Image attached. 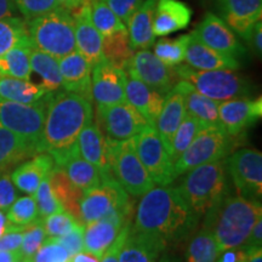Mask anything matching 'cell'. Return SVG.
<instances>
[{
    "label": "cell",
    "mask_w": 262,
    "mask_h": 262,
    "mask_svg": "<svg viewBox=\"0 0 262 262\" xmlns=\"http://www.w3.org/2000/svg\"><path fill=\"white\" fill-rule=\"evenodd\" d=\"M111 10L119 17L124 25L129 21L130 16L139 8L142 0H104Z\"/></svg>",
    "instance_id": "obj_50"
},
{
    "label": "cell",
    "mask_w": 262,
    "mask_h": 262,
    "mask_svg": "<svg viewBox=\"0 0 262 262\" xmlns=\"http://www.w3.org/2000/svg\"><path fill=\"white\" fill-rule=\"evenodd\" d=\"M54 168L55 160L49 153H37L32 159L18 165L10 178L19 191L33 195L40 182Z\"/></svg>",
    "instance_id": "obj_26"
},
{
    "label": "cell",
    "mask_w": 262,
    "mask_h": 262,
    "mask_svg": "<svg viewBox=\"0 0 262 262\" xmlns=\"http://www.w3.org/2000/svg\"><path fill=\"white\" fill-rule=\"evenodd\" d=\"M175 86L181 91L185 97L186 113L204 124L209 125H221L219 117V102L198 93L191 84L185 80H179Z\"/></svg>",
    "instance_id": "obj_29"
},
{
    "label": "cell",
    "mask_w": 262,
    "mask_h": 262,
    "mask_svg": "<svg viewBox=\"0 0 262 262\" xmlns=\"http://www.w3.org/2000/svg\"><path fill=\"white\" fill-rule=\"evenodd\" d=\"M173 71L179 79L187 81L198 93L217 102L244 97L250 93L248 81L235 71H199L188 64L175 66Z\"/></svg>",
    "instance_id": "obj_6"
},
{
    "label": "cell",
    "mask_w": 262,
    "mask_h": 262,
    "mask_svg": "<svg viewBox=\"0 0 262 262\" xmlns=\"http://www.w3.org/2000/svg\"><path fill=\"white\" fill-rule=\"evenodd\" d=\"M156 5L157 0L142 2L126 22L130 45L134 50H143L155 44L156 35L153 32V16H155Z\"/></svg>",
    "instance_id": "obj_27"
},
{
    "label": "cell",
    "mask_w": 262,
    "mask_h": 262,
    "mask_svg": "<svg viewBox=\"0 0 262 262\" xmlns=\"http://www.w3.org/2000/svg\"><path fill=\"white\" fill-rule=\"evenodd\" d=\"M220 254L211 229L203 227L189 241L186 250V262H216Z\"/></svg>",
    "instance_id": "obj_37"
},
{
    "label": "cell",
    "mask_w": 262,
    "mask_h": 262,
    "mask_svg": "<svg viewBox=\"0 0 262 262\" xmlns=\"http://www.w3.org/2000/svg\"><path fill=\"white\" fill-rule=\"evenodd\" d=\"M166 243L160 239L143 234L130 227L118 262H157L165 250Z\"/></svg>",
    "instance_id": "obj_25"
},
{
    "label": "cell",
    "mask_w": 262,
    "mask_h": 262,
    "mask_svg": "<svg viewBox=\"0 0 262 262\" xmlns=\"http://www.w3.org/2000/svg\"><path fill=\"white\" fill-rule=\"evenodd\" d=\"M10 225L16 227H27L38 220V206L34 196H21L16 199L14 204L9 208L6 214Z\"/></svg>",
    "instance_id": "obj_42"
},
{
    "label": "cell",
    "mask_w": 262,
    "mask_h": 262,
    "mask_svg": "<svg viewBox=\"0 0 262 262\" xmlns=\"http://www.w3.org/2000/svg\"><path fill=\"white\" fill-rule=\"evenodd\" d=\"M0 78H2V73H0Z\"/></svg>",
    "instance_id": "obj_64"
},
{
    "label": "cell",
    "mask_w": 262,
    "mask_h": 262,
    "mask_svg": "<svg viewBox=\"0 0 262 262\" xmlns=\"http://www.w3.org/2000/svg\"><path fill=\"white\" fill-rule=\"evenodd\" d=\"M262 116V100L237 97L219 102L221 125L231 136H239Z\"/></svg>",
    "instance_id": "obj_16"
},
{
    "label": "cell",
    "mask_w": 262,
    "mask_h": 262,
    "mask_svg": "<svg viewBox=\"0 0 262 262\" xmlns=\"http://www.w3.org/2000/svg\"><path fill=\"white\" fill-rule=\"evenodd\" d=\"M31 70L40 78L39 85L47 93H55L62 88V78L56 57L34 48L31 54Z\"/></svg>",
    "instance_id": "obj_35"
},
{
    "label": "cell",
    "mask_w": 262,
    "mask_h": 262,
    "mask_svg": "<svg viewBox=\"0 0 262 262\" xmlns=\"http://www.w3.org/2000/svg\"><path fill=\"white\" fill-rule=\"evenodd\" d=\"M158 262H179V261L176 260V258L169 256V255H164V256L160 258Z\"/></svg>",
    "instance_id": "obj_62"
},
{
    "label": "cell",
    "mask_w": 262,
    "mask_h": 262,
    "mask_svg": "<svg viewBox=\"0 0 262 262\" xmlns=\"http://www.w3.org/2000/svg\"><path fill=\"white\" fill-rule=\"evenodd\" d=\"M90 12L94 26L102 37L126 29V26L111 10L104 0H90Z\"/></svg>",
    "instance_id": "obj_39"
},
{
    "label": "cell",
    "mask_w": 262,
    "mask_h": 262,
    "mask_svg": "<svg viewBox=\"0 0 262 262\" xmlns=\"http://www.w3.org/2000/svg\"><path fill=\"white\" fill-rule=\"evenodd\" d=\"M34 155H37V150L31 143L0 126V173Z\"/></svg>",
    "instance_id": "obj_32"
},
{
    "label": "cell",
    "mask_w": 262,
    "mask_h": 262,
    "mask_svg": "<svg viewBox=\"0 0 262 262\" xmlns=\"http://www.w3.org/2000/svg\"><path fill=\"white\" fill-rule=\"evenodd\" d=\"M205 125L201 120L192 117L191 114L186 113L182 123L180 124L179 129L176 130L175 135L172 137L171 145H170L169 148L170 158H171L173 164L180 158V156L188 148L193 140L195 139V136L199 134V131Z\"/></svg>",
    "instance_id": "obj_38"
},
{
    "label": "cell",
    "mask_w": 262,
    "mask_h": 262,
    "mask_svg": "<svg viewBox=\"0 0 262 262\" xmlns=\"http://www.w3.org/2000/svg\"><path fill=\"white\" fill-rule=\"evenodd\" d=\"M74 34H75V48L79 54L86 58L91 67L103 58L102 52V39L93 24L90 12V3L85 2L83 5L74 10Z\"/></svg>",
    "instance_id": "obj_18"
},
{
    "label": "cell",
    "mask_w": 262,
    "mask_h": 262,
    "mask_svg": "<svg viewBox=\"0 0 262 262\" xmlns=\"http://www.w3.org/2000/svg\"><path fill=\"white\" fill-rule=\"evenodd\" d=\"M185 116V97H183V94L178 88L173 86L165 95L163 108L156 123V129L159 133L160 137H162L168 152L170 145H171L172 137L175 135L176 130L179 129L180 124L182 123Z\"/></svg>",
    "instance_id": "obj_28"
},
{
    "label": "cell",
    "mask_w": 262,
    "mask_h": 262,
    "mask_svg": "<svg viewBox=\"0 0 262 262\" xmlns=\"http://www.w3.org/2000/svg\"><path fill=\"white\" fill-rule=\"evenodd\" d=\"M185 61L189 67L199 71L232 70L239 68V62L235 57L221 54L214 49L206 47L193 33L189 34V40L186 48Z\"/></svg>",
    "instance_id": "obj_24"
},
{
    "label": "cell",
    "mask_w": 262,
    "mask_h": 262,
    "mask_svg": "<svg viewBox=\"0 0 262 262\" xmlns=\"http://www.w3.org/2000/svg\"><path fill=\"white\" fill-rule=\"evenodd\" d=\"M198 225L179 188L155 186L141 198L131 228L169 244L186 241Z\"/></svg>",
    "instance_id": "obj_1"
},
{
    "label": "cell",
    "mask_w": 262,
    "mask_h": 262,
    "mask_svg": "<svg viewBox=\"0 0 262 262\" xmlns=\"http://www.w3.org/2000/svg\"><path fill=\"white\" fill-rule=\"evenodd\" d=\"M206 47L221 54L241 57L247 54V49L237 38L235 33L217 15L208 12L192 32Z\"/></svg>",
    "instance_id": "obj_15"
},
{
    "label": "cell",
    "mask_w": 262,
    "mask_h": 262,
    "mask_svg": "<svg viewBox=\"0 0 262 262\" xmlns=\"http://www.w3.org/2000/svg\"><path fill=\"white\" fill-rule=\"evenodd\" d=\"M28 37L24 19L15 16L0 19V57Z\"/></svg>",
    "instance_id": "obj_41"
},
{
    "label": "cell",
    "mask_w": 262,
    "mask_h": 262,
    "mask_svg": "<svg viewBox=\"0 0 262 262\" xmlns=\"http://www.w3.org/2000/svg\"><path fill=\"white\" fill-rule=\"evenodd\" d=\"M84 227V250L101 258L112 245L120 229L110 221H95Z\"/></svg>",
    "instance_id": "obj_33"
},
{
    "label": "cell",
    "mask_w": 262,
    "mask_h": 262,
    "mask_svg": "<svg viewBox=\"0 0 262 262\" xmlns=\"http://www.w3.org/2000/svg\"><path fill=\"white\" fill-rule=\"evenodd\" d=\"M15 5L27 22L61 8L57 0H15Z\"/></svg>",
    "instance_id": "obj_46"
},
{
    "label": "cell",
    "mask_w": 262,
    "mask_h": 262,
    "mask_svg": "<svg viewBox=\"0 0 262 262\" xmlns=\"http://www.w3.org/2000/svg\"><path fill=\"white\" fill-rule=\"evenodd\" d=\"M248 262H262V249L254 251L253 254H250Z\"/></svg>",
    "instance_id": "obj_61"
},
{
    "label": "cell",
    "mask_w": 262,
    "mask_h": 262,
    "mask_svg": "<svg viewBox=\"0 0 262 262\" xmlns=\"http://www.w3.org/2000/svg\"><path fill=\"white\" fill-rule=\"evenodd\" d=\"M48 94L33 104H24L0 98V126L27 141L39 153L47 112Z\"/></svg>",
    "instance_id": "obj_9"
},
{
    "label": "cell",
    "mask_w": 262,
    "mask_h": 262,
    "mask_svg": "<svg viewBox=\"0 0 262 262\" xmlns=\"http://www.w3.org/2000/svg\"><path fill=\"white\" fill-rule=\"evenodd\" d=\"M103 58L114 67L125 71L134 56V49L131 48L127 29L106 35L102 39Z\"/></svg>",
    "instance_id": "obj_36"
},
{
    "label": "cell",
    "mask_w": 262,
    "mask_h": 262,
    "mask_svg": "<svg viewBox=\"0 0 262 262\" xmlns=\"http://www.w3.org/2000/svg\"><path fill=\"white\" fill-rule=\"evenodd\" d=\"M125 98L126 102L135 107L147 120L148 125L155 126L162 111L165 95L150 89L131 73H126Z\"/></svg>",
    "instance_id": "obj_21"
},
{
    "label": "cell",
    "mask_w": 262,
    "mask_h": 262,
    "mask_svg": "<svg viewBox=\"0 0 262 262\" xmlns=\"http://www.w3.org/2000/svg\"><path fill=\"white\" fill-rule=\"evenodd\" d=\"M50 156L55 160V165L63 170L71 182L83 192L96 188L101 185V178L97 169L80 156L77 143L70 149Z\"/></svg>",
    "instance_id": "obj_19"
},
{
    "label": "cell",
    "mask_w": 262,
    "mask_h": 262,
    "mask_svg": "<svg viewBox=\"0 0 262 262\" xmlns=\"http://www.w3.org/2000/svg\"><path fill=\"white\" fill-rule=\"evenodd\" d=\"M134 147L156 185L169 186L176 179L173 163L155 126L147 125L133 137Z\"/></svg>",
    "instance_id": "obj_10"
},
{
    "label": "cell",
    "mask_w": 262,
    "mask_h": 262,
    "mask_svg": "<svg viewBox=\"0 0 262 262\" xmlns=\"http://www.w3.org/2000/svg\"><path fill=\"white\" fill-rule=\"evenodd\" d=\"M15 9V0H0V19L14 16Z\"/></svg>",
    "instance_id": "obj_56"
},
{
    "label": "cell",
    "mask_w": 262,
    "mask_h": 262,
    "mask_svg": "<svg viewBox=\"0 0 262 262\" xmlns=\"http://www.w3.org/2000/svg\"><path fill=\"white\" fill-rule=\"evenodd\" d=\"M125 72L135 75L150 89L163 95L168 94L180 80L173 67L164 64L153 52L147 49L134 54Z\"/></svg>",
    "instance_id": "obj_13"
},
{
    "label": "cell",
    "mask_w": 262,
    "mask_h": 262,
    "mask_svg": "<svg viewBox=\"0 0 262 262\" xmlns=\"http://www.w3.org/2000/svg\"><path fill=\"white\" fill-rule=\"evenodd\" d=\"M17 196V189L9 173H0V210H8Z\"/></svg>",
    "instance_id": "obj_49"
},
{
    "label": "cell",
    "mask_w": 262,
    "mask_h": 262,
    "mask_svg": "<svg viewBox=\"0 0 262 262\" xmlns=\"http://www.w3.org/2000/svg\"><path fill=\"white\" fill-rule=\"evenodd\" d=\"M22 258L18 251H0V262H18Z\"/></svg>",
    "instance_id": "obj_58"
},
{
    "label": "cell",
    "mask_w": 262,
    "mask_h": 262,
    "mask_svg": "<svg viewBox=\"0 0 262 262\" xmlns=\"http://www.w3.org/2000/svg\"><path fill=\"white\" fill-rule=\"evenodd\" d=\"M242 248H243L249 255L253 254L254 251L262 249V217L258 219L256 224L254 225L250 234H249L245 243L242 245Z\"/></svg>",
    "instance_id": "obj_53"
},
{
    "label": "cell",
    "mask_w": 262,
    "mask_h": 262,
    "mask_svg": "<svg viewBox=\"0 0 262 262\" xmlns=\"http://www.w3.org/2000/svg\"><path fill=\"white\" fill-rule=\"evenodd\" d=\"M78 149L85 160L93 164L100 173L101 182L114 178L108 160V147L106 137L100 127L91 122L80 131L77 139Z\"/></svg>",
    "instance_id": "obj_20"
},
{
    "label": "cell",
    "mask_w": 262,
    "mask_h": 262,
    "mask_svg": "<svg viewBox=\"0 0 262 262\" xmlns=\"http://www.w3.org/2000/svg\"><path fill=\"white\" fill-rule=\"evenodd\" d=\"M18 262H32V258H21Z\"/></svg>",
    "instance_id": "obj_63"
},
{
    "label": "cell",
    "mask_w": 262,
    "mask_h": 262,
    "mask_svg": "<svg viewBox=\"0 0 262 262\" xmlns=\"http://www.w3.org/2000/svg\"><path fill=\"white\" fill-rule=\"evenodd\" d=\"M125 71L114 67L106 58L97 62L91 70V96L96 104L111 106L126 102Z\"/></svg>",
    "instance_id": "obj_14"
},
{
    "label": "cell",
    "mask_w": 262,
    "mask_h": 262,
    "mask_svg": "<svg viewBox=\"0 0 262 262\" xmlns=\"http://www.w3.org/2000/svg\"><path fill=\"white\" fill-rule=\"evenodd\" d=\"M49 94L39 84L18 78L4 77L0 78V98L12 101V102L33 104L41 100Z\"/></svg>",
    "instance_id": "obj_34"
},
{
    "label": "cell",
    "mask_w": 262,
    "mask_h": 262,
    "mask_svg": "<svg viewBox=\"0 0 262 262\" xmlns=\"http://www.w3.org/2000/svg\"><path fill=\"white\" fill-rule=\"evenodd\" d=\"M227 169L242 196L260 201L262 195V153L243 148L228 157Z\"/></svg>",
    "instance_id": "obj_12"
},
{
    "label": "cell",
    "mask_w": 262,
    "mask_h": 262,
    "mask_svg": "<svg viewBox=\"0 0 262 262\" xmlns=\"http://www.w3.org/2000/svg\"><path fill=\"white\" fill-rule=\"evenodd\" d=\"M34 199L38 206V217L41 220L48 217L49 215L63 210L55 193L52 192L49 175L38 186L37 191L34 193Z\"/></svg>",
    "instance_id": "obj_43"
},
{
    "label": "cell",
    "mask_w": 262,
    "mask_h": 262,
    "mask_svg": "<svg viewBox=\"0 0 262 262\" xmlns=\"http://www.w3.org/2000/svg\"><path fill=\"white\" fill-rule=\"evenodd\" d=\"M62 78V88L93 100L91 96V67L83 55L77 50L58 60Z\"/></svg>",
    "instance_id": "obj_22"
},
{
    "label": "cell",
    "mask_w": 262,
    "mask_h": 262,
    "mask_svg": "<svg viewBox=\"0 0 262 262\" xmlns=\"http://www.w3.org/2000/svg\"><path fill=\"white\" fill-rule=\"evenodd\" d=\"M42 224H44L47 235L54 238L70 233L75 227L81 225L66 210H60L55 214L49 215L48 217L42 219Z\"/></svg>",
    "instance_id": "obj_45"
},
{
    "label": "cell",
    "mask_w": 262,
    "mask_h": 262,
    "mask_svg": "<svg viewBox=\"0 0 262 262\" xmlns=\"http://www.w3.org/2000/svg\"><path fill=\"white\" fill-rule=\"evenodd\" d=\"M68 262H101V258L95 256L94 254L81 250L79 253L73 255Z\"/></svg>",
    "instance_id": "obj_57"
},
{
    "label": "cell",
    "mask_w": 262,
    "mask_h": 262,
    "mask_svg": "<svg viewBox=\"0 0 262 262\" xmlns=\"http://www.w3.org/2000/svg\"><path fill=\"white\" fill-rule=\"evenodd\" d=\"M247 41L250 44V47L255 51V54L261 56L262 52V22L261 19L256 22L251 28L250 33H249Z\"/></svg>",
    "instance_id": "obj_55"
},
{
    "label": "cell",
    "mask_w": 262,
    "mask_h": 262,
    "mask_svg": "<svg viewBox=\"0 0 262 262\" xmlns=\"http://www.w3.org/2000/svg\"><path fill=\"white\" fill-rule=\"evenodd\" d=\"M45 238H47V233H45L44 224L41 219H38L24 231V238H22L21 248H19L22 258H32L34 256L38 249L44 243Z\"/></svg>",
    "instance_id": "obj_44"
},
{
    "label": "cell",
    "mask_w": 262,
    "mask_h": 262,
    "mask_svg": "<svg viewBox=\"0 0 262 262\" xmlns=\"http://www.w3.org/2000/svg\"><path fill=\"white\" fill-rule=\"evenodd\" d=\"M203 227L211 229L220 251L242 247L254 225L262 217L260 201L242 195H226L216 208L206 214Z\"/></svg>",
    "instance_id": "obj_3"
},
{
    "label": "cell",
    "mask_w": 262,
    "mask_h": 262,
    "mask_svg": "<svg viewBox=\"0 0 262 262\" xmlns=\"http://www.w3.org/2000/svg\"><path fill=\"white\" fill-rule=\"evenodd\" d=\"M192 10L180 0H157L153 16V32L156 37H164L189 26Z\"/></svg>",
    "instance_id": "obj_23"
},
{
    "label": "cell",
    "mask_w": 262,
    "mask_h": 262,
    "mask_svg": "<svg viewBox=\"0 0 262 262\" xmlns=\"http://www.w3.org/2000/svg\"><path fill=\"white\" fill-rule=\"evenodd\" d=\"M84 227L85 226L80 225L78 227H75L73 231H71L70 233L62 235V237L55 238L58 243L67 249L71 256L84 250Z\"/></svg>",
    "instance_id": "obj_48"
},
{
    "label": "cell",
    "mask_w": 262,
    "mask_h": 262,
    "mask_svg": "<svg viewBox=\"0 0 262 262\" xmlns=\"http://www.w3.org/2000/svg\"><path fill=\"white\" fill-rule=\"evenodd\" d=\"M233 137L222 125L204 126L173 164L176 178L195 166L226 158L233 148Z\"/></svg>",
    "instance_id": "obj_8"
},
{
    "label": "cell",
    "mask_w": 262,
    "mask_h": 262,
    "mask_svg": "<svg viewBox=\"0 0 262 262\" xmlns=\"http://www.w3.org/2000/svg\"><path fill=\"white\" fill-rule=\"evenodd\" d=\"M34 49L31 38L18 42L0 57V73L4 77L31 79V54Z\"/></svg>",
    "instance_id": "obj_31"
},
{
    "label": "cell",
    "mask_w": 262,
    "mask_h": 262,
    "mask_svg": "<svg viewBox=\"0 0 262 262\" xmlns=\"http://www.w3.org/2000/svg\"><path fill=\"white\" fill-rule=\"evenodd\" d=\"M70 258L71 255L67 249L55 238L49 237L32 257V262H68Z\"/></svg>",
    "instance_id": "obj_47"
},
{
    "label": "cell",
    "mask_w": 262,
    "mask_h": 262,
    "mask_svg": "<svg viewBox=\"0 0 262 262\" xmlns=\"http://www.w3.org/2000/svg\"><path fill=\"white\" fill-rule=\"evenodd\" d=\"M130 227H131V224L124 226V227L120 229L119 234H118L116 241L113 242L112 245H111V247L107 249L106 253L103 254V256L101 257L102 258V262H118L120 249H122L124 241H125L126 235H127V233H129Z\"/></svg>",
    "instance_id": "obj_52"
},
{
    "label": "cell",
    "mask_w": 262,
    "mask_h": 262,
    "mask_svg": "<svg viewBox=\"0 0 262 262\" xmlns=\"http://www.w3.org/2000/svg\"><path fill=\"white\" fill-rule=\"evenodd\" d=\"M106 141L111 169L127 194L142 196L155 187L156 183L137 156L133 139L116 141L106 137Z\"/></svg>",
    "instance_id": "obj_7"
},
{
    "label": "cell",
    "mask_w": 262,
    "mask_h": 262,
    "mask_svg": "<svg viewBox=\"0 0 262 262\" xmlns=\"http://www.w3.org/2000/svg\"><path fill=\"white\" fill-rule=\"evenodd\" d=\"M61 6L68 10H75L84 4L86 0H57Z\"/></svg>",
    "instance_id": "obj_59"
},
{
    "label": "cell",
    "mask_w": 262,
    "mask_h": 262,
    "mask_svg": "<svg viewBox=\"0 0 262 262\" xmlns=\"http://www.w3.org/2000/svg\"><path fill=\"white\" fill-rule=\"evenodd\" d=\"M10 226V222L8 221V217H6V214L3 210H0V238L3 237L6 233Z\"/></svg>",
    "instance_id": "obj_60"
},
{
    "label": "cell",
    "mask_w": 262,
    "mask_h": 262,
    "mask_svg": "<svg viewBox=\"0 0 262 262\" xmlns=\"http://www.w3.org/2000/svg\"><path fill=\"white\" fill-rule=\"evenodd\" d=\"M179 191L201 220L216 208L227 193V178L222 160L206 163L187 171Z\"/></svg>",
    "instance_id": "obj_4"
},
{
    "label": "cell",
    "mask_w": 262,
    "mask_h": 262,
    "mask_svg": "<svg viewBox=\"0 0 262 262\" xmlns=\"http://www.w3.org/2000/svg\"><path fill=\"white\" fill-rule=\"evenodd\" d=\"M96 118V125L102 129L104 137L116 141L133 139L148 125L142 114L127 102L111 106L97 104Z\"/></svg>",
    "instance_id": "obj_11"
},
{
    "label": "cell",
    "mask_w": 262,
    "mask_h": 262,
    "mask_svg": "<svg viewBox=\"0 0 262 262\" xmlns=\"http://www.w3.org/2000/svg\"><path fill=\"white\" fill-rule=\"evenodd\" d=\"M189 40V34H183L175 39H160L156 42L155 52L157 57L169 67L181 64L185 61L186 48Z\"/></svg>",
    "instance_id": "obj_40"
},
{
    "label": "cell",
    "mask_w": 262,
    "mask_h": 262,
    "mask_svg": "<svg viewBox=\"0 0 262 262\" xmlns=\"http://www.w3.org/2000/svg\"><path fill=\"white\" fill-rule=\"evenodd\" d=\"M27 32L33 47L57 60L77 50L73 16L63 6L28 21Z\"/></svg>",
    "instance_id": "obj_5"
},
{
    "label": "cell",
    "mask_w": 262,
    "mask_h": 262,
    "mask_svg": "<svg viewBox=\"0 0 262 262\" xmlns=\"http://www.w3.org/2000/svg\"><path fill=\"white\" fill-rule=\"evenodd\" d=\"M217 11L219 17L247 40L253 26L261 19L262 0H217Z\"/></svg>",
    "instance_id": "obj_17"
},
{
    "label": "cell",
    "mask_w": 262,
    "mask_h": 262,
    "mask_svg": "<svg viewBox=\"0 0 262 262\" xmlns=\"http://www.w3.org/2000/svg\"><path fill=\"white\" fill-rule=\"evenodd\" d=\"M93 118V103L89 98L66 90L49 93L39 153L54 155L70 149Z\"/></svg>",
    "instance_id": "obj_2"
},
{
    "label": "cell",
    "mask_w": 262,
    "mask_h": 262,
    "mask_svg": "<svg viewBox=\"0 0 262 262\" xmlns=\"http://www.w3.org/2000/svg\"><path fill=\"white\" fill-rule=\"evenodd\" d=\"M249 255L243 248H229L222 251L217 262H248Z\"/></svg>",
    "instance_id": "obj_54"
},
{
    "label": "cell",
    "mask_w": 262,
    "mask_h": 262,
    "mask_svg": "<svg viewBox=\"0 0 262 262\" xmlns=\"http://www.w3.org/2000/svg\"><path fill=\"white\" fill-rule=\"evenodd\" d=\"M49 180H50L52 192L55 193L57 201L60 202L62 209L70 212L75 220L83 225L80 217L79 205L84 192L80 188H78L77 186H74L63 170L56 165L49 173Z\"/></svg>",
    "instance_id": "obj_30"
},
{
    "label": "cell",
    "mask_w": 262,
    "mask_h": 262,
    "mask_svg": "<svg viewBox=\"0 0 262 262\" xmlns=\"http://www.w3.org/2000/svg\"><path fill=\"white\" fill-rule=\"evenodd\" d=\"M27 227H16L10 225L6 233L0 238V251H18L24 238V231Z\"/></svg>",
    "instance_id": "obj_51"
}]
</instances>
